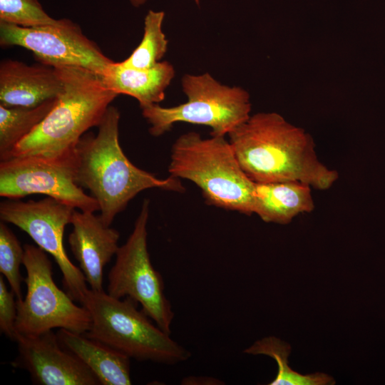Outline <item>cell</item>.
<instances>
[{"mask_svg":"<svg viewBox=\"0 0 385 385\" xmlns=\"http://www.w3.org/2000/svg\"><path fill=\"white\" fill-rule=\"evenodd\" d=\"M240 165L255 183L294 181L327 190L339 174L318 158L311 135L277 113H258L229 134Z\"/></svg>","mask_w":385,"mask_h":385,"instance_id":"6da1fadb","label":"cell"},{"mask_svg":"<svg viewBox=\"0 0 385 385\" xmlns=\"http://www.w3.org/2000/svg\"><path fill=\"white\" fill-rule=\"evenodd\" d=\"M120 116L118 110L110 106L97 134H84L75 148L76 183L98 202L99 215L107 226L145 190H185L179 178H158L129 160L119 143Z\"/></svg>","mask_w":385,"mask_h":385,"instance_id":"7a4b0ae2","label":"cell"},{"mask_svg":"<svg viewBox=\"0 0 385 385\" xmlns=\"http://www.w3.org/2000/svg\"><path fill=\"white\" fill-rule=\"evenodd\" d=\"M63 81L56 102L36 128L14 148L11 158H61L74 154L76 146L92 127H98L117 94L101 76L74 66H56Z\"/></svg>","mask_w":385,"mask_h":385,"instance_id":"3957f363","label":"cell"},{"mask_svg":"<svg viewBox=\"0 0 385 385\" xmlns=\"http://www.w3.org/2000/svg\"><path fill=\"white\" fill-rule=\"evenodd\" d=\"M168 172L194 183L208 205L254 213L255 183L242 169L225 136L205 139L195 132L180 135L172 147Z\"/></svg>","mask_w":385,"mask_h":385,"instance_id":"277c9868","label":"cell"},{"mask_svg":"<svg viewBox=\"0 0 385 385\" xmlns=\"http://www.w3.org/2000/svg\"><path fill=\"white\" fill-rule=\"evenodd\" d=\"M91 317L88 337L138 361L173 365L188 360L191 352L174 341L126 297L111 296L104 290L88 289L81 302Z\"/></svg>","mask_w":385,"mask_h":385,"instance_id":"5b68a950","label":"cell"},{"mask_svg":"<svg viewBox=\"0 0 385 385\" xmlns=\"http://www.w3.org/2000/svg\"><path fill=\"white\" fill-rule=\"evenodd\" d=\"M182 85L187 102L169 108L158 103L142 108L152 135L160 136L174 123L185 122L209 126L211 136H225L250 117L249 93L240 87L222 85L208 73L185 75Z\"/></svg>","mask_w":385,"mask_h":385,"instance_id":"8992f818","label":"cell"},{"mask_svg":"<svg viewBox=\"0 0 385 385\" xmlns=\"http://www.w3.org/2000/svg\"><path fill=\"white\" fill-rule=\"evenodd\" d=\"M26 271L24 299L16 300L17 334L39 335L54 328L84 334L91 326V317L53 279L52 263L46 252L33 245H24Z\"/></svg>","mask_w":385,"mask_h":385,"instance_id":"52a82bcc","label":"cell"},{"mask_svg":"<svg viewBox=\"0 0 385 385\" xmlns=\"http://www.w3.org/2000/svg\"><path fill=\"white\" fill-rule=\"evenodd\" d=\"M149 200L145 199L125 243L120 246L108 273V293L117 299L128 297L165 332L171 333L174 312L165 294L162 275L152 265L147 243Z\"/></svg>","mask_w":385,"mask_h":385,"instance_id":"ba28073f","label":"cell"},{"mask_svg":"<svg viewBox=\"0 0 385 385\" xmlns=\"http://www.w3.org/2000/svg\"><path fill=\"white\" fill-rule=\"evenodd\" d=\"M75 210L50 197L26 202L9 199L0 203V218L26 232L53 257L63 274L66 292L81 304L88 289L87 282L81 270L69 260L63 243L66 226L71 224Z\"/></svg>","mask_w":385,"mask_h":385,"instance_id":"9c48e42d","label":"cell"},{"mask_svg":"<svg viewBox=\"0 0 385 385\" xmlns=\"http://www.w3.org/2000/svg\"><path fill=\"white\" fill-rule=\"evenodd\" d=\"M41 194L76 210H99L98 202L75 180V153L61 158L14 157L0 163V195L19 200Z\"/></svg>","mask_w":385,"mask_h":385,"instance_id":"30bf717a","label":"cell"},{"mask_svg":"<svg viewBox=\"0 0 385 385\" xmlns=\"http://www.w3.org/2000/svg\"><path fill=\"white\" fill-rule=\"evenodd\" d=\"M0 44L26 48L45 65L81 67L101 76L115 62L83 34L78 25L66 19L57 24L35 27L0 21Z\"/></svg>","mask_w":385,"mask_h":385,"instance_id":"8fae6325","label":"cell"},{"mask_svg":"<svg viewBox=\"0 0 385 385\" xmlns=\"http://www.w3.org/2000/svg\"><path fill=\"white\" fill-rule=\"evenodd\" d=\"M18 355L12 363L27 371L38 385H101L92 371L63 348L52 330L39 335L17 334Z\"/></svg>","mask_w":385,"mask_h":385,"instance_id":"7c38bea8","label":"cell"},{"mask_svg":"<svg viewBox=\"0 0 385 385\" xmlns=\"http://www.w3.org/2000/svg\"><path fill=\"white\" fill-rule=\"evenodd\" d=\"M71 224L73 230L68 235V243L73 256L90 288L103 290V268L120 247V233L106 225L94 212L75 210Z\"/></svg>","mask_w":385,"mask_h":385,"instance_id":"4fadbf2b","label":"cell"},{"mask_svg":"<svg viewBox=\"0 0 385 385\" xmlns=\"http://www.w3.org/2000/svg\"><path fill=\"white\" fill-rule=\"evenodd\" d=\"M63 81L56 67L12 59L0 63V105L34 108L58 97Z\"/></svg>","mask_w":385,"mask_h":385,"instance_id":"5bb4252c","label":"cell"},{"mask_svg":"<svg viewBox=\"0 0 385 385\" xmlns=\"http://www.w3.org/2000/svg\"><path fill=\"white\" fill-rule=\"evenodd\" d=\"M61 345L76 356L97 376L101 385H130V357L88 337L85 334L60 329Z\"/></svg>","mask_w":385,"mask_h":385,"instance_id":"9a60e30c","label":"cell"},{"mask_svg":"<svg viewBox=\"0 0 385 385\" xmlns=\"http://www.w3.org/2000/svg\"><path fill=\"white\" fill-rule=\"evenodd\" d=\"M175 76V70L168 61L155 66L139 69L114 62L108 73L101 76L108 88L117 95L135 98L140 108L157 104L165 98V91Z\"/></svg>","mask_w":385,"mask_h":385,"instance_id":"2e32d148","label":"cell"},{"mask_svg":"<svg viewBox=\"0 0 385 385\" xmlns=\"http://www.w3.org/2000/svg\"><path fill=\"white\" fill-rule=\"evenodd\" d=\"M311 188L294 181L255 183L254 213L266 222L288 224L298 215L314 210Z\"/></svg>","mask_w":385,"mask_h":385,"instance_id":"e0dca14e","label":"cell"},{"mask_svg":"<svg viewBox=\"0 0 385 385\" xmlns=\"http://www.w3.org/2000/svg\"><path fill=\"white\" fill-rule=\"evenodd\" d=\"M57 98L34 108L0 105V160H9L16 145L30 134L54 106Z\"/></svg>","mask_w":385,"mask_h":385,"instance_id":"ac0fdd59","label":"cell"},{"mask_svg":"<svg viewBox=\"0 0 385 385\" xmlns=\"http://www.w3.org/2000/svg\"><path fill=\"white\" fill-rule=\"evenodd\" d=\"M244 352L253 355H266L277 364V374L269 385H333L334 379L329 375L316 372L309 374H301L291 369L289 365V356L291 353L290 345L275 337H264L255 342Z\"/></svg>","mask_w":385,"mask_h":385,"instance_id":"d6986e66","label":"cell"},{"mask_svg":"<svg viewBox=\"0 0 385 385\" xmlns=\"http://www.w3.org/2000/svg\"><path fill=\"white\" fill-rule=\"evenodd\" d=\"M164 16L163 11H148L145 17L143 39L132 53L120 61L123 65L147 69L160 62L168 46V41L162 30Z\"/></svg>","mask_w":385,"mask_h":385,"instance_id":"ffe728a7","label":"cell"},{"mask_svg":"<svg viewBox=\"0 0 385 385\" xmlns=\"http://www.w3.org/2000/svg\"><path fill=\"white\" fill-rule=\"evenodd\" d=\"M24 249L16 236L4 222H0V272L7 279L16 300H21V283L24 281L20 272L24 263Z\"/></svg>","mask_w":385,"mask_h":385,"instance_id":"44dd1931","label":"cell"},{"mask_svg":"<svg viewBox=\"0 0 385 385\" xmlns=\"http://www.w3.org/2000/svg\"><path fill=\"white\" fill-rule=\"evenodd\" d=\"M0 21L24 27L57 24L38 0H0Z\"/></svg>","mask_w":385,"mask_h":385,"instance_id":"7402d4cb","label":"cell"},{"mask_svg":"<svg viewBox=\"0 0 385 385\" xmlns=\"http://www.w3.org/2000/svg\"><path fill=\"white\" fill-rule=\"evenodd\" d=\"M13 291L9 290L3 275H0V331L6 337L15 341L17 334L16 321L17 302Z\"/></svg>","mask_w":385,"mask_h":385,"instance_id":"603a6c76","label":"cell"},{"mask_svg":"<svg viewBox=\"0 0 385 385\" xmlns=\"http://www.w3.org/2000/svg\"><path fill=\"white\" fill-rule=\"evenodd\" d=\"M129 1L134 6H139L143 4L147 0H129ZM195 1L197 4H199V0H195Z\"/></svg>","mask_w":385,"mask_h":385,"instance_id":"cb8c5ba5","label":"cell"}]
</instances>
